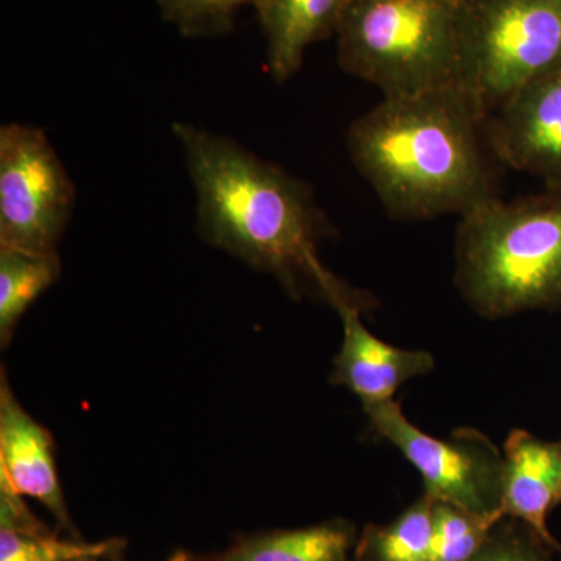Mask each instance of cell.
<instances>
[{"label": "cell", "mask_w": 561, "mask_h": 561, "mask_svg": "<svg viewBox=\"0 0 561 561\" xmlns=\"http://www.w3.org/2000/svg\"><path fill=\"white\" fill-rule=\"evenodd\" d=\"M197 197V230L205 242L278 279L291 298L328 301L343 280L319 257L331 225L309 184L262 160L227 136L175 122Z\"/></svg>", "instance_id": "6da1fadb"}, {"label": "cell", "mask_w": 561, "mask_h": 561, "mask_svg": "<svg viewBox=\"0 0 561 561\" xmlns=\"http://www.w3.org/2000/svg\"><path fill=\"white\" fill-rule=\"evenodd\" d=\"M346 146L394 219L461 217L497 197L485 121L456 87L383 98L351 125Z\"/></svg>", "instance_id": "7a4b0ae2"}, {"label": "cell", "mask_w": 561, "mask_h": 561, "mask_svg": "<svg viewBox=\"0 0 561 561\" xmlns=\"http://www.w3.org/2000/svg\"><path fill=\"white\" fill-rule=\"evenodd\" d=\"M456 286L483 319L561 309V186L461 216Z\"/></svg>", "instance_id": "3957f363"}, {"label": "cell", "mask_w": 561, "mask_h": 561, "mask_svg": "<svg viewBox=\"0 0 561 561\" xmlns=\"http://www.w3.org/2000/svg\"><path fill=\"white\" fill-rule=\"evenodd\" d=\"M461 0H351L337 38L339 66L383 98L457 88Z\"/></svg>", "instance_id": "277c9868"}, {"label": "cell", "mask_w": 561, "mask_h": 561, "mask_svg": "<svg viewBox=\"0 0 561 561\" xmlns=\"http://www.w3.org/2000/svg\"><path fill=\"white\" fill-rule=\"evenodd\" d=\"M561 65V0H461L457 90L489 119Z\"/></svg>", "instance_id": "5b68a950"}, {"label": "cell", "mask_w": 561, "mask_h": 561, "mask_svg": "<svg viewBox=\"0 0 561 561\" xmlns=\"http://www.w3.org/2000/svg\"><path fill=\"white\" fill-rule=\"evenodd\" d=\"M373 434L389 442L419 470L424 493L483 518H504V454L472 427L451 437L419 430L394 400L364 405Z\"/></svg>", "instance_id": "8992f818"}, {"label": "cell", "mask_w": 561, "mask_h": 561, "mask_svg": "<svg viewBox=\"0 0 561 561\" xmlns=\"http://www.w3.org/2000/svg\"><path fill=\"white\" fill-rule=\"evenodd\" d=\"M76 186L41 128H0V245L58 253Z\"/></svg>", "instance_id": "52a82bcc"}, {"label": "cell", "mask_w": 561, "mask_h": 561, "mask_svg": "<svg viewBox=\"0 0 561 561\" xmlns=\"http://www.w3.org/2000/svg\"><path fill=\"white\" fill-rule=\"evenodd\" d=\"M485 130L502 164L561 186V65L491 114Z\"/></svg>", "instance_id": "ba28073f"}, {"label": "cell", "mask_w": 561, "mask_h": 561, "mask_svg": "<svg viewBox=\"0 0 561 561\" xmlns=\"http://www.w3.org/2000/svg\"><path fill=\"white\" fill-rule=\"evenodd\" d=\"M371 305L373 300H342L332 306L342 319L343 342L331 383L353 391L362 408L393 400L401 386L430 375L435 367L427 351L398 348L368 331L360 316Z\"/></svg>", "instance_id": "9c48e42d"}, {"label": "cell", "mask_w": 561, "mask_h": 561, "mask_svg": "<svg viewBox=\"0 0 561 561\" xmlns=\"http://www.w3.org/2000/svg\"><path fill=\"white\" fill-rule=\"evenodd\" d=\"M0 478L9 481L22 496L38 501L70 537L80 538L66 507L54 438L22 408L3 370L0 375Z\"/></svg>", "instance_id": "30bf717a"}, {"label": "cell", "mask_w": 561, "mask_h": 561, "mask_svg": "<svg viewBox=\"0 0 561 561\" xmlns=\"http://www.w3.org/2000/svg\"><path fill=\"white\" fill-rule=\"evenodd\" d=\"M561 443L546 442L523 430L511 432L504 446L505 516L531 527L561 553L548 518L560 505Z\"/></svg>", "instance_id": "8fae6325"}, {"label": "cell", "mask_w": 561, "mask_h": 561, "mask_svg": "<svg viewBox=\"0 0 561 561\" xmlns=\"http://www.w3.org/2000/svg\"><path fill=\"white\" fill-rule=\"evenodd\" d=\"M351 0H257V18L265 38V65L273 80L297 76L306 50L330 38Z\"/></svg>", "instance_id": "7c38bea8"}, {"label": "cell", "mask_w": 561, "mask_h": 561, "mask_svg": "<svg viewBox=\"0 0 561 561\" xmlns=\"http://www.w3.org/2000/svg\"><path fill=\"white\" fill-rule=\"evenodd\" d=\"M356 527L343 519L251 535L224 552L192 557V561H350Z\"/></svg>", "instance_id": "4fadbf2b"}, {"label": "cell", "mask_w": 561, "mask_h": 561, "mask_svg": "<svg viewBox=\"0 0 561 561\" xmlns=\"http://www.w3.org/2000/svg\"><path fill=\"white\" fill-rule=\"evenodd\" d=\"M61 275L58 253L0 245V345L7 348L24 313Z\"/></svg>", "instance_id": "5bb4252c"}, {"label": "cell", "mask_w": 561, "mask_h": 561, "mask_svg": "<svg viewBox=\"0 0 561 561\" xmlns=\"http://www.w3.org/2000/svg\"><path fill=\"white\" fill-rule=\"evenodd\" d=\"M434 502L424 493L393 522L365 526L353 561H431Z\"/></svg>", "instance_id": "9a60e30c"}, {"label": "cell", "mask_w": 561, "mask_h": 561, "mask_svg": "<svg viewBox=\"0 0 561 561\" xmlns=\"http://www.w3.org/2000/svg\"><path fill=\"white\" fill-rule=\"evenodd\" d=\"M122 538L88 542L54 534L28 535L0 530V561H87L116 559L124 551Z\"/></svg>", "instance_id": "2e32d148"}, {"label": "cell", "mask_w": 561, "mask_h": 561, "mask_svg": "<svg viewBox=\"0 0 561 561\" xmlns=\"http://www.w3.org/2000/svg\"><path fill=\"white\" fill-rule=\"evenodd\" d=\"M497 522L435 501L431 561H470Z\"/></svg>", "instance_id": "e0dca14e"}, {"label": "cell", "mask_w": 561, "mask_h": 561, "mask_svg": "<svg viewBox=\"0 0 561 561\" xmlns=\"http://www.w3.org/2000/svg\"><path fill=\"white\" fill-rule=\"evenodd\" d=\"M162 20L186 38H217L234 31L243 7L257 0H154Z\"/></svg>", "instance_id": "ac0fdd59"}, {"label": "cell", "mask_w": 561, "mask_h": 561, "mask_svg": "<svg viewBox=\"0 0 561 561\" xmlns=\"http://www.w3.org/2000/svg\"><path fill=\"white\" fill-rule=\"evenodd\" d=\"M556 553L559 549L527 524L504 516L470 561H556Z\"/></svg>", "instance_id": "d6986e66"}, {"label": "cell", "mask_w": 561, "mask_h": 561, "mask_svg": "<svg viewBox=\"0 0 561 561\" xmlns=\"http://www.w3.org/2000/svg\"><path fill=\"white\" fill-rule=\"evenodd\" d=\"M0 530L21 531L28 535L51 534L43 523L36 518L24 496L18 493L9 481L0 478Z\"/></svg>", "instance_id": "ffe728a7"}, {"label": "cell", "mask_w": 561, "mask_h": 561, "mask_svg": "<svg viewBox=\"0 0 561 561\" xmlns=\"http://www.w3.org/2000/svg\"><path fill=\"white\" fill-rule=\"evenodd\" d=\"M87 561H103V560H87ZM164 561H192V556L187 552H175L172 557H169L168 560Z\"/></svg>", "instance_id": "44dd1931"}, {"label": "cell", "mask_w": 561, "mask_h": 561, "mask_svg": "<svg viewBox=\"0 0 561 561\" xmlns=\"http://www.w3.org/2000/svg\"><path fill=\"white\" fill-rule=\"evenodd\" d=\"M560 443H561V440H560ZM560 502H561V493H560Z\"/></svg>", "instance_id": "7402d4cb"}]
</instances>
